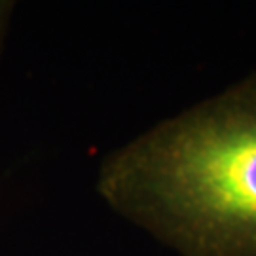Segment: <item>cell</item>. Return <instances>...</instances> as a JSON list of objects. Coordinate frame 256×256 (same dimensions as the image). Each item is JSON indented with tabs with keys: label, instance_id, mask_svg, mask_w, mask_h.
<instances>
[{
	"label": "cell",
	"instance_id": "obj_1",
	"mask_svg": "<svg viewBox=\"0 0 256 256\" xmlns=\"http://www.w3.org/2000/svg\"><path fill=\"white\" fill-rule=\"evenodd\" d=\"M97 188L180 256H256V80L120 148Z\"/></svg>",
	"mask_w": 256,
	"mask_h": 256
}]
</instances>
